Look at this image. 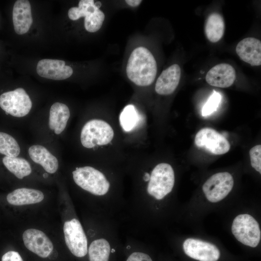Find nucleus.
<instances>
[{"label": "nucleus", "instance_id": "f257e3e1", "mask_svg": "<svg viewBox=\"0 0 261 261\" xmlns=\"http://www.w3.org/2000/svg\"><path fill=\"white\" fill-rule=\"evenodd\" d=\"M157 66L152 53L146 48L139 47L133 50L127 64L129 79L139 86H147L154 81Z\"/></svg>", "mask_w": 261, "mask_h": 261}, {"label": "nucleus", "instance_id": "f03ea898", "mask_svg": "<svg viewBox=\"0 0 261 261\" xmlns=\"http://www.w3.org/2000/svg\"><path fill=\"white\" fill-rule=\"evenodd\" d=\"M74 182L81 188L97 196H103L108 192L110 184L100 171L90 166L77 168L72 172Z\"/></svg>", "mask_w": 261, "mask_h": 261}, {"label": "nucleus", "instance_id": "7ed1b4c3", "mask_svg": "<svg viewBox=\"0 0 261 261\" xmlns=\"http://www.w3.org/2000/svg\"><path fill=\"white\" fill-rule=\"evenodd\" d=\"M148 181V194L156 200H162L171 192L174 186V174L172 167L166 163L157 165Z\"/></svg>", "mask_w": 261, "mask_h": 261}, {"label": "nucleus", "instance_id": "20e7f679", "mask_svg": "<svg viewBox=\"0 0 261 261\" xmlns=\"http://www.w3.org/2000/svg\"><path fill=\"white\" fill-rule=\"evenodd\" d=\"M114 130L111 126L101 119H92L83 126L80 140L83 146L87 148L95 146L109 144L114 137Z\"/></svg>", "mask_w": 261, "mask_h": 261}, {"label": "nucleus", "instance_id": "39448f33", "mask_svg": "<svg viewBox=\"0 0 261 261\" xmlns=\"http://www.w3.org/2000/svg\"><path fill=\"white\" fill-rule=\"evenodd\" d=\"M232 232L236 239L243 244L257 246L261 240L259 224L251 215L244 214L236 216L233 220Z\"/></svg>", "mask_w": 261, "mask_h": 261}, {"label": "nucleus", "instance_id": "423d86ee", "mask_svg": "<svg viewBox=\"0 0 261 261\" xmlns=\"http://www.w3.org/2000/svg\"><path fill=\"white\" fill-rule=\"evenodd\" d=\"M93 0H81L78 7L71 8L68 13L69 18L76 20L85 17L84 27L88 32L99 30L104 20V13L95 5Z\"/></svg>", "mask_w": 261, "mask_h": 261}, {"label": "nucleus", "instance_id": "0eeeda50", "mask_svg": "<svg viewBox=\"0 0 261 261\" xmlns=\"http://www.w3.org/2000/svg\"><path fill=\"white\" fill-rule=\"evenodd\" d=\"M0 107L7 115L21 117L29 112L32 102L26 91L23 88L19 87L1 94Z\"/></svg>", "mask_w": 261, "mask_h": 261}, {"label": "nucleus", "instance_id": "6e6552de", "mask_svg": "<svg viewBox=\"0 0 261 261\" xmlns=\"http://www.w3.org/2000/svg\"><path fill=\"white\" fill-rule=\"evenodd\" d=\"M66 244L75 256L82 258L87 252V240L81 224L76 218L66 221L63 226Z\"/></svg>", "mask_w": 261, "mask_h": 261}, {"label": "nucleus", "instance_id": "1a4fd4ad", "mask_svg": "<svg viewBox=\"0 0 261 261\" xmlns=\"http://www.w3.org/2000/svg\"><path fill=\"white\" fill-rule=\"evenodd\" d=\"M233 177L229 173H218L205 181L203 186V190L209 202L217 203L228 195L233 188Z\"/></svg>", "mask_w": 261, "mask_h": 261}, {"label": "nucleus", "instance_id": "9d476101", "mask_svg": "<svg viewBox=\"0 0 261 261\" xmlns=\"http://www.w3.org/2000/svg\"><path fill=\"white\" fill-rule=\"evenodd\" d=\"M194 142L198 147L215 155L224 154L230 149V145L226 138L210 128L200 130L195 136Z\"/></svg>", "mask_w": 261, "mask_h": 261}, {"label": "nucleus", "instance_id": "9b49d317", "mask_svg": "<svg viewBox=\"0 0 261 261\" xmlns=\"http://www.w3.org/2000/svg\"><path fill=\"white\" fill-rule=\"evenodd\" d=\"M185 254L199 261H217L220 251L214 245L194 238H188L183 244Z\"/></svg>", "mask_w": 261, "mask_h": 261}, {"label": "nucleus", "instance_id": "f8f14e48", "mask_svg": "<svg viewBox=\"0 0 261 261\" xmlns=\"http://www.w3.org/2000/svg\"><path fill=\"white\" fill-rule=\"evenodd\" d=\"M22 238L27 248L41 258L47 257L53 250L52 242L41 231L28 229L24 232Z\"/></svg>", "mask_w": 261, "mask_h": 261}, {"label": "nucleus", "instance_id": "ddd939ff", "mask_svg": "<svg viewBox=\"0 0 261 261\" xmlns=\"http://www.w3.org/2000/svg\"><path fill=\"white\" fill-rule=\"evenodd\" d=\"M36 71L41 77L56 80L66 79L73 73L72 68L66 65L64 61L51 59L40 60L37 63Z\"/></svg>", "mask_w": 261, "mask_h": 261}, {"label": "nucleus", "instance_id": "4468645a", "mask_svg": "<svg viewBox=\"0 0 261 261\" xmlns=\"http://www.w3.org/2000/svg\"><path fill=\"white\" fill-rule=\"evenodd\" d=\"M13 22L15 32L19 35L27 33L33 19L30 2L27 0H16L13 9Z\"/></svg>", "mask_w": 261, "mask_h": 261}, {"label": "nucleus", "instance_id": "2eb2a0df", "mask_svg": "<svg viewBox=\"0 0 261 261\" xmlns=\"http://www.w3.org/2000/svg\"><path fill=\"white\" fill-rule=\"evenodd\" d=\"M235 78L234 69L227 63L214 66L208 72L205 77L206 82L210 85L222 88L232 86Z\"/></svg>", "mask_w": 261, "mask_h": 261}, {"label": "nucleus", "instance_id": "dca6fc26", "mask_svg": "<svg viewBox=\"0 0 261 261\" xmlns=\"http://www.w3.org/2000/svg\"><path fill=\"white\" fill-rule=\"evenodd\" d=\"M236 52L244 61L252 66L261 64V42L253 37L241 40L236 47Z\"/></svg>", "mask_w": 261, "mask_h": 261}, {"label": "nucleus", "instance_id": "f3484780", "mask_svg": "<svg viewBox=\"0 0 261 261\" xmlns=\"http://www.w3.org/2000/svg\"><path fill=\"white\" fill-rule=\"evenodd\" d=\"M181 77V69L174 64L164 70L158 77L155 91L160 95H168L174 92L178 85Z\"/></svg>", "mask_w": 261, "mask_h": 261}, {"label": "nucleus", "instance_id": "a211bd4d", "mask_svg": "<svg viewBox=\"0 0 261 261\" xmlns=\"http://www.w3.org/2000/svg\"><path fill=\"white\" fill-rule=\"evenodd\" d=\"M29 154L34 162L41 165L47 173L54 174L57 171V159L44 146L33 145L29 149Z\"/></svg>", "mask_w": 261, "mask_h": 261}, {"label": "nucleus", "instance_id": "6ab92c4d", "mask_svg": "<svg viewBox=\"0 0 261 261\" xmlns=\"http://www.w3.org/2000/svg\"><path fill=\"white\" fill-rule=\"evenodd\" d=\"M6 198L10 204L20 206L40 203L44 199V195L39 190L19 188L9 193Z\"/></svg>", "mask_w": 261, "mask_h": 261}, {"label": "nucleus", "instance_id": "aec40b11", "mask_svg": "<svg viewBox=\"0 0 261 261\" xmlns=\"http://www.w3.org/2000/svg\"><path fill=\"white\" fill-rule=\"evenodd\" d=\"M70 116L68 107L65 104L57 102L51 107L49 116V127L56 134L61 133L65 129Z\"/></svg>", "mask_w": 261, "mask_h": 261}, {"label": "nucleus", "instance_id": "412c9836", "mask_svg": "<svg viewBox=\"0 0 261 261\" xmlns=\"http://www.w3.org/2000/svg\"><path fill=\"white\" fill-rule=\"evenodd\" d=\"M224 22L222 16L214 13L208 17L205 26V32L211 42L216 43L222 38L224 32Z\"/></svg>", "mask_w": 261, "mask_h": 261}, {"label": "nucleus", "instance_id": "4be33fe9", "mask_svg": "<svg viewBox=\"0 0 261 261\" xmlns=\"http://www.w3.org/2000/svg\"><path fill=\"white\" fill-rule=\"evenodd\" d=\"M2 162L5 167L18 179H23L31 172L30 164L25 159L5 156L2 159Z\"/></svg>", "mask_w": 261, "mask_h": 261}, {"label": "nucleus", "instance_id": "5701e85b", "mask_svg": "<svg viewBox=\"0 0 261 261\" xmlns=\"http://www.w3.org/2000/svg\"><path fill=\"white\" fill-rule=\"evenodd\" d=\"M89 261H109L111 246L104 238L93 241L88 249Z\"/></svg>", "mask_w": 261, "mask_h": 261}, {"label": "nucleus", "instance_id": "b1692460", "mask_svg": "<svg viewBox=\"0 0 261 261\" xmlns=\"http://www.w3.org/2000/svg\"><path fill=\"white\" fill-rule=\"evenodd\" d=\"M140 116L135 107L129 104L123 109L119 116L120 124L125 131L133 130L138 124Z\"/></svg>", "mask_w": 261, "mask_h": 261}, {"label": "nucleus", "instance_id": "393cba45", "mask_svg": "<svg viewBox=\"0 0 261 261\" xmlns=\"http://www.w3.org/2000/svg\"><path fill=\"white\" fill-rule=\"evenodd\" d=\"M20 148L16 140L8 133L0 132V153L6 157H17Z\"/></svg>", "mask_w": 261, "mask_h": 261}, {"label": "nucleus", "instance_id": "a878e982", "mask_svg": "<svg viewBox=\"0 0 261 261\" xmlns=\"http://www.w3.org/2000/svg\"><path fill=\"white\" fill-rule=\"evenodd\" d=\"M221 100V94L214 90L202 110L203 116H209L217 110Z\"/></svg>", "mask_w": 261, "mask_h": 261}, {"label": "nucleus", "instance_id": "bb28decb", "mask_svg": "<svg viewBox=\"0 0 261 261\" xmlns=\"http://www.w3.org/2000/svg\"><path fill=\"white\" fill-rule=\"evenodd\" d=\"M249 156L251 166L261 173V145H258L250 149Z\"/></svg>", "mask_w": 261, "mask_h": 261}, {"label": "nucleus", "instance_id": "cd10ccee", "mask_svg": "<svg viewBox=\"0 0 261 261\" xmlns=\"http://www.w3.org/2000/svg\"><path fill=\"white\" fill-rule=\"evenodd\" d=\"M126 261H153L147 254L141 252H134L127 258Z\"/></svg>", "mask_w": 261, "mask_h": 261}, {"label": "nucleus", "instance_id": "c85d7f7f", "mask_svg": "<svg viewBox=\"0 0 261 261\" xmlns=\"http://www.w3.org/2000/svg\"><path fill=\"white\" fill-rule=\"evenodd\" d=\"M1 261H23V260L17 252L10 251L2 256Z\"/></svg>", "mask_w": 261, "mask_h": 261}, {"label": "nucleus", "instance_id": "c756f323", "mask_svg": "<svg viewBox=\"0 0 261 261\" xmlns=\"http://www.w3.org/2000/svg\"><path fill=\"white\" fill-rule=\"evenodd\" d=\"M126 2L130 6L132 7H136L138 6L142 2L141 0H126Z\"/></svg>", "mask_w": 261, "mask_h": 261}, {"label": "nucleus", "instance_id": "7c9ffc66", "mask_svg": "<svg viewBox=\"0 0 261 261\" xmlns=\"http://www.w3.org/2000/svg\"><path fill=\"white\" fill-rule=\"evenodd\" d=\"M94 3H95V5H96V6L97 8H98L99 9L100 8V7L102 5V3L100 1H97V2H95Z\"/></svg>", "mask_w": 261, "mask_h": 261}, {"label": "nucleus", "instance_id": "2f4dec72", "mask_svg": "<svg viewBox=\"0 0 261 261\" xmlns=\"http://www.w3.org/2000/svg\"><path fill=\"white\" fill-rule=\"evenodd\" d=\"M43 176L44 177L46 178V176H47V174H43Z\"/></svg>", "mask_w": 261, "mask_h": 261}]
</instances>
